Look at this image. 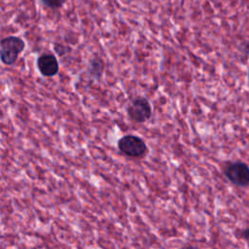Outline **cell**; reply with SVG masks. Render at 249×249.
<instances>
[{"label": "cell", "instance_id": "obj_9", "mask_svg": "<svg viewBox=\"0 0 249 249\" xmlns=\"http://www.w3.org/2000/svg\"><path fill=\"white\" fill-rule=\"evenodd\" d=\"M242 52L244 53L245 55L249 56V41H247V42H245V43L243 44V46H242Z\"/></svg>", "mask_w": 249, "mask_h": 249}, {"label": "cell", "instance_id": "obj_5", "mask_svg": "<svg viewBox=\"0 0 249 249\" xmlns=\"http://www.w3.org/2000/svg\"><path fill=\"white\" fill-rule=\"evenodd\" d=\"M37 66L40 73L45 77H52L58 72V62L53 54H43L37 60Z\"/></svg>", "mask_w": 249, "mask_h": 249}, {"label": "cell", "instance_id": "obj_11", "mask_svg": "<svg viewBox=\"0 0 249 249\" xmlns=\"http://www.w3.org/2000/svg\"><path fill=\"white\" fill-rule=\"evenodd\" d=\"M248 85H249V70H248Z\"/></svg>", "mask_w": 249, "mask_h": 249}, {"label": "cell", "instance_id": "obj_1", "mask_svg": "<svg viewBox=\"0 0 249 249\" xmlns=\"http://www.w3.org/2000/svg\"><path fill=\"white\" fill-rule=\"evenodd\" d=\"M117 147L122 155L130 159H141L148 153L146 142L134 134L122 136L117 142Z\"/></svg>", "mask_w": 249, "mask_h": 249}, {"label": "cell", "instance_id": "obj_3", "mask_svg": "<svg viewBox=\"0 0 249 249\" xmlns=\"http://www.w3.org/2000/svg\"><path fill=\"white\" fill-rule=\"evenodd\" d=\"M126 114L130 121L143 124L152 117V105L145 96H136L127 104Z\"/></svg>", "mask_w": 249, "mask_h": 249}, {"label": "cell", "instance_id": "obj_10", "mask_svg": "<svg viewBox=\"0 0 249 249\" xmlns=\"http://www.w3.org/2000/svg\"><path fill=\"white\" fill-rule=\"evenodd\" d=\"M179 249H200V248L197 247V246L192 245V244H184Z\"/></svg>", "mask_w": 249, "mask_h": 249}, {"label": "cell", "instance_id": "obj_6", "mask_svg": "<svg viewBox=\"0 0 249 249\" xmlns=\"http://www.w3.org/2000/svg\"><path fill=\"white\" fill-rule=\"evenodd\" d=\"M103 68H104V64H103V61L101 59L94 58L93 60H91V62H90V73L95 78H99L102 75Z\"/></svg>", "mask_w": 249, "mask_h": 249}, {"label": "cell", "instance_id": "obj_7", "mask_svg": "<svg viewBox=\"0 0 249 249\" xmlns=\"http://www.w3.org/2000/svg\"><path fill=\"white\" fill-rule=\"evenodd\" d=\"M46 6L51 8H59L61 7L66 0H41Z\"/></svg>", "mask_w": 249, "mask_h": 249}, {"label": "cell", "instance_id": "obj_8", "mask_svg": "<svg viewBox=\"0 0 249 249\" xmlns=\"http://www.w3.org/2000/svg\"><path fill=\"white\" fill-rule=\"evenodd\" d=\"M237 236H238L239 238H243V239L249 241V227L240 230V231H238Z\"/></svg>", "mask_w": 249, "mask_h": 249}, {"label": "cell", "instance_id": "obj_4", "mask_svg": "<svg viewBox=\"0 0 249 249\" xmlns=\"http://www.w3.org/2000/svg\"><path fill=\"white\" fill-rule=\"evenodd\" d=\"M25 43L17 36H9L0 41V58L6 65H12L16 62L18 54L23 51Z\"/></svg>", "mask_w": 249, "mask_h": 249}, {"label": "cell", "instance_id": "obj_2", "mask_svg": "<svg viewBox=\"0 0 249 249\" xmlns=\"http://www.w3.org/2000/svg\"><path fill=\"white\" fill-rule=\"evenodd\" d=\"M224 176L234 186L249 187V165L240 160L227 161L222 168Z\"/></svg>", "mask_w": 249, "mask_h": 249}]
</instances>
